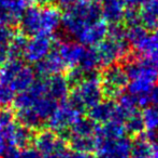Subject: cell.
<instances>
[{"mask_svg":"<svg viewBox=\"0 0 158 158\" xmlns=\"http://www.w3.org/2000/svg\"><path fill=\"white\" fill-rule=\"evenodd\" d=\"M21 29L25 36H51L61 24V13L57 8L45 4L42 8L30 6L21 19Z\"/></svg>","mask_w":158,"mask_h":158,"instance_id":"cell-1","label":"cell"},{"mask_svg":"<svg viewBox=\"0 0 158 158\" xmlns=\"http://www.w3.org/2000/svg\"><path fill=\"white\" fill-rule=\"evenodd\" d=\"M99 2L93 0H81L74 6L66 9L61 15V25L70 36L77 38L81 32L90 23L100 20Z\"/></svg>","mask_w":158,"mask_h":158,"instance_id":"cell-2","label":"cell"},{"mask_svg":"<svg viewBox=\"0 0 158 158\" xmlns=\"http://www.w3.org/2000/svg\"><path fill=\"white\" fill-rule=\"evenodd\" d=\"M103 100L100 84V74L98 72L86 75L83 80L73 86L67 101L81 114L88 111L97 103Z\"/></svg>","mask_w":158,"mask_h":158,"instance_id":"cell-3","label":"cell"},{"mask_svg":"<svg viewBox=\"0 0 158 158\" xmlns=\"http://www.w3.org/2000/svg\"><path fill=\"white\" fill-rule=\"evenodd\" d=\"M128 82L129 78L124 70V66L116 63L106 66L100 74L102 94L106 99H117L127 88Z\"/></svg>","mask_w":158,"mask_h":158,"instance_id":"cell-4","label":"cell"},{"mask_svg":"<svg viewBox=\"0 0 158 158\" xmlns=\"http://www.w3.org/2000/svg\"><path fill=\"white\" fill-rule=\"evenodd\" d=\"M130 47L127 39L116 40L106 37L96 47L100 66L106 67L115 64L119 60H126L130 54Z\"/></svg>","mask_w":158,"mask_h":158,"instance_id":"cell-5","label":"cell"},{"mask_svg":"<svg viewBox=\"0 0 158 158\" xmlns=\"http://www.w3.org/2000/svg\"><path fill=\"white\" fill-rule=\"evenodd\" d=\"M81 115L79 111L75 110L67 100H64L60 105L58 104L57 108L46 122L48 124V129L56 132L59 137L67 141L71 126Z\"/></svg>","mask_w":158,"mask_h":158,"instance_id":"cell-6","label":"cell"},{"mask_svg":"<svg viewBox=\"0 0 158 158\" xmlns=\"http://www.w3.org/2000/svg\"><path fill=\"white\" fill-rule=\"evenodd\" d=\"M129 80L142 79L155 84L158 81V65L142 56L127 57L124 65Z\"/></svg>","mask_w":158,"mask_h":158,"instance_id":"cell-7","label":"cell"},{"mask_svg":"<svg viewBox=\"0 0 158 158\" xmlns=\"http://www.w3.org/2000/svg\"><path fill=\"white\" fill-rule=\"evenodd\" d=\"M32 144L35 145V150L41 156L67 150L66 140L60 138L51 129L40 130L37 134H35Z\"/></svg>","mask_w":158,"mask_h":158,"instance_id":"cell-8","label":"cell"},{"mask_svg":"<svg viewBox=\"0 0 158 158\" xmlns=\"http://www.w3.org/2000/svg\"><path fill=\"white\" fill-rule=\"evenodd\" d=\"M53 44L51 36L37 35L26 41L23 56L29 63H38L43 60L52 50Z\"/></svg>","mask_w":158,"mask_h":158,"instance_id":"cell-9","label":"cell"},{"mask_svg":"<svg viewBox=\"0 0 158 158\" xmlns=\"http://www.w3.org/2000/svg\"><path fill=\"white\" fill-rule=\"evenodd\" d=\"M131 141L126 135L113 141L97 144V158H130Z\"/></svg>","mask_w":158,"mask_h":158,"instance_id":"cell-10","label":"cell"},{"mask_svg":"<svg viewBox=\"0 0 158 158\" xmlns=\"http://www.w3.org/2000/svg\"><path fill=\"white\" fill-rule=\"evenodd\" d=\"M26 8L24 0H0V25L10 27L19 23Z\"/></svg>","mask_w":158,"mask_h":158,"instance_id":"cell-11","label":"cell"},{"mask_svg":"<svg viewBox=\"0 0 158 158\" xmlns=\"http://www.w3.org/2000/svg\"><path fill=\"white\" fill-rule=\"evenodd\" d=\"M108 27L103 20H98L86 26L77 39L84 47H97L108 36Z\"/></svg>","mask_w":158,"mask_h":158,"instance_id":"cell-12","label":"cell"},{"mask_svg":"<svg viewBox=\"0 0 158 158\" xmlns=\"http://www.w3.org/2000/svg\"><path fill=\"white\" fill-rule=\"evenodd\" d=\"M66 65L61 60L58 51L55 47H53L48 55L41 60L40 62L35 63V70L41 76H52V75L60 74L66 70Z\"/></svg>","mask_w":158,"mask_h":158,"instance_id":"cell-13","label":"cell"},{"mask_svg":"<svg viewBox=\"0 0 158 158\" xmlns=\"http://www.w3.org/2000/svg\"><path fill=\"white\" fill-rule=\"evenodd\" d=\"M100 13L106 24L122 23L125 14V4L123 0H100Z\"/></svg>","mask_w":158,"mask_h":158,"instance_id":"cell-14","label":"cell"},{"mask_svg":"<svg viewBox=\"0 0 158 158\" xmlns=\"http://www.w3.org/2000/svg\"><path fill=\"white\" fill-rule=\"evenodd\" d=\"M88 118L97 124H103L116 118V103L113 100H101L88 110Z\"/></svg>","mask_w":158,"mask_h":158,"instance_id":"cell-15","label":"cell"},{"mask_svg":"<svg viewBox=\"0 0 158 158\" xmlns=\"http://www.w3.org/2000/svg\"><path fill=\"white\" fill-rule=\"evenodd\" d=\"M55 48L58 51L66 67L72 68L79 64L86 47L80 42H60L56 44Z\"/></svg>","mask_w":158,"mask_h":158,"instance_id":"cell-16","label":"cell"},{"mask_svg":"<svg viewBox=\"0 0 158 158\" xmlns=\"http://www.w3.org/2000/svg\"><path fill=\"white\" fill-rule=\"evenodd\" d=\"M44 80H45L46 92L50 97H52L57 102H63L67 100L70 92V84L66 77L57 74L44 77Z\"/></svg>","mask_w":158,"mask_h":158,"instance_id":"cell-17","label":"cell"},{"mask_svg":"<svg viewBox=\"0 0 158 158\" xmlns=\"http://www.w3.org/2000/svg\"><path fill=\"white\" fill-rule=\"evenodd\" d=\"M135 48L139 56L145 57L158 65V28L152 30L151 34H146Z\"/></svg>","mask_w":158,"mask_h":158,"instance_id":"cell-18","label":"cell"},{"mask_svg":"<svg viewBox=\"0 0 158 158\" xmlns=\"http://www.w3.org/2000/svg\"><path fill=\"white\" fill-rule=\"evenodd\" d=\"M140 24L146 30L158 28V0H146L139 10Z\"/></svg>","mask_w":158,"mask_h":158,"instance_id":"cell-19","label":"cell"},{"mask_svg":"<svg viewBox=\"0 0 158 158\" xmlns=\"http://www.w3.org/2000/svg\"><path fill=\"white\" fill-rule=\"evenodd\" d=\"M117 99H118V101L115 102L116 103V118H115V120H119V121L124 122V120L127 117L139 112L138 111L139 106H138L137 103V99L133 95H131L130 93L123 92Z\"/></svg>","mask_w":158,"mask_h":158,"instance_id":"cell-20","label":"cell"},{"mask_svg":"<svg viewBox=\"0 0 158 158\" xmlns=\"http://www.w3.org/2000/svg\"><path fill=\"white\" fill-rule=\"evenodd\" d=\"M98 124L90 118L80 116L71 126L68 135H77V137H95ZM68 138V137H67Z\"/></svg>","mask_w":158,"mask_h":158,"instance_id":"cell-21","label":"cell"},{"mask_svg":"<svg viewBox=\"0 0 158 158\" xmlns=\"http://www.w3.org/2000/svg\"><path fill=\"white\" fill-rule=\"evenodd\" d=\"M77 66H79L87 75L90 74V73L97 72L98 68L101 67L96 47H86L83 52V55H82L81 60H80L79 64Z\"/></svg>","mask_w":158,"mask_h":158,"instance_id":"cell-22","label":"cell"},{"mask_svg":"<svg viewBox=\"0 0 158 158\" xmlns=\"http://www.w3.org/2000/svg\"><path fill=\"white\" fill-rule=\"evenodd\" d=\"M33 139H35V133L32 129L27 128L21 124H16L14 134H13V143L15 148L24 150V148L30 147Z\"/></svg>","mask_w":158,"mask_h":158,"instance_id":"cell-23","label":"cell"},{"mask_svg":"<svg viewBox=\"0 0 158 158\" xmlns=\"http://www.w3.org/2000/svg\"><path fill=\"white\" fill-rule=\"evenodd\" d=\"M131 158H151V141L143 132L131 142Z\"/></svg>","mask_w":158,"mask_h":158,"instance_id":"cell-24","label":"cell"},{"mask_svg":"<svg viewBox=\"0 0 158 158\" xmlns=\"http://www.w3.org/2000/svg\"><path fill=\"white\" fill-rule=\"evenodd\" d=\"M70 147L73 151L83 153H92L96 151L95 137H77V135H68L67 138Z\"/></svg>","mask_w":158,"mask_h":158,"instance_id":"cell-25","label":"cell"},{"mask_svg":"<svg viewBox=\"0 0 158 158\" xmlns=\"http://www.w3.org/2000/svg\"><path fill=\"white\" fill-rule=\"evenodd\" d=\"M141 116L146 131L158 130V107L154 105L146 106L141 113Z\"/></svg>","mask_w":158,"mask_h":158,"instance_id":"cell-26","label":"cell"},{"mask_svg":"<svg viewBox=\"0 0 158 158\" xmlns=\"http://www.w3.org/2000/svg\"><path fill=\"white\" fill-rule=\"evenodd\" d=\"M124 127H125L126 133H129L131 135H139L143 132L144 124L142 120V116L139 112L130 115L129 117L124 120Z\"/></svg>","mask_w":158,"mask_h":158,"instance_id":"cell-27","label":"cell"},{"mask_svg":"<svg viewBox=\"0 0 158 158\" xmlns=\"http://www.w3.org/2000/svg\"><path fill=\"white\" fill-rule=\"evenodd\" d=\"M13 37L10 27L0 25V66L9 56V44Z\"/></svg>","mask_w":158,"mask_h":158,"instance_id":"cell-28","label":"cell"},{"mask_svg":"<svg viewBox=\"0 0 158 158\" xmlns=\"http://www.w3.org/2000/svg\"><path fill=\"white\" fill-rule=\"evenodd\" d=\"M148 34V30L141 24L126 26V39L130 46L135 47Z\"/></svg>","mask_w":158,"mask_h":158,"instance_id":"cell-29","label":"cell"},{"mask_svg":"<svg viewBox=\"0 0 158 158\" xmlns=\"http://www.w3.org/2000/svg\"><path fill=\"white\" fill-rule=\"evenodd\" d=\"M144 134L151 141V158H158V130L146 131Z\"/></svg>","mask_w":158,"mask_h":158,"instance_id":"cell-30","label":"cell"},{"mask_svg":"<svg viewBox=\"0 0 158 158\" xmlns=\"http://www.w3.org/2000/svg\"><path fill=\"white\" fill-rule=\"evenodd\" d=\"M145 1L146 0H123L125 9H135V10H140Z\"/></svg>","mask_w":158,"mask_h":158,"instance_id":"cell-31","label":"cell"},{"mask_svg":"<svg viewBox=\"0 0 158 158\" xmlns=\"http://www.w3.org/2000/svg\"><path fill=\"white\" fill-rule=\"evenodd\" d=\"M150 103L158 107V81L153 86L150 92Z\"/></svg>","mask_w":158,"mask_h":158,"instance_id":"cell-32","label":"cell"},{"mask_svg":"<svg viewBox=\"0 0 158 158\" xmlns=\"http://www.w3.org/2000/svg\"><path fill=\"white\" fill-rule=\"evenodd\" d=\"M66 158H96L92 155V153H83V152H68Z\"/></svg>","mask_w":158,"mask_h":158,"instance_id":"cell-33","label":"cell"},{"mask_svg":"<svg viewBox=\"0 0 158 158\" xmlns=\"http://www.w3.org/2000/svg\"><path fill=\"white\" fill-rule=\"evenodd\" d=\"M67 154H68V151H59V152H55L52 154L45 155V156H41V158H66Z\"/></svg>","mask_w":158,"mask_h":158,"instance_id":"cell-34","label":"cell"},{"mask_svg":"<svg viewBox=\"0 0 158 158\" xmlns=\"http://www.w3.org/2000/svg\"><path fill=\"white\" fill-rule=\"evenodd\" d=\"M56 1L58 2V4L61 8L68 9V8H70V7L74 6V4L77 3L79 1H81V0H56Z\"/></svg>","mask_w":158,"mask_h":158,"instance_id":"cell-35","label":"cell"},{"mask_svg":"<svg viewBox=\"0 0 158 158\" xmlns=\"http://www.w3.org/2000/svg\"><path fill=\"white\" fill-rule=\"evenodd\" d=\"M38 1H40L43 4H51L53 1H55V0H38Z\"/></svg>","mask_w":158,"mask_h":158,"instance_id":"cell-36","label":"cell"},{"mask_svg":"<svg viewBox=\"0 0 158 158\" xmlns=\"http://www.w3.org/2000/svg\"><path fill=\"white\" fill-rule=\"evenodd\" d=\"M24 2H25L28 7V6H32V4L35 2V0H24Z\"/></svg>","mask_w":158,"mask_h":158,"instance_id":"cell-37","label":"cell"},{"mask_svg":"<svg viewBox=\"0 0 158 158\" xmlns=\"http://www.w3.org/2000/svg\"><path fill=\"white\" fill-rule=\"evenodd\" d=\"M93 1H96V2H99L100 0H93Z\"/></svg>","mask_w":158,"mask_h":158,"instance_id":"cell-38","label":"cell"}]
</instances>
